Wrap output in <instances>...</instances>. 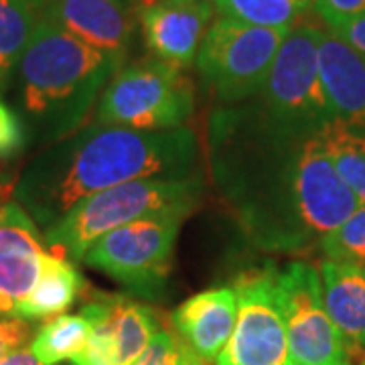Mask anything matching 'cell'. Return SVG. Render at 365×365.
Listing matches in <instances>:
<instances>
[{"label":"cell","instance_id":"1f68e13d","mask_svg":"<svg viewBox=\"0 0 365 365\" xmlns=\"http://www.w3.org/2000/svg\"><path fill=\"white\" fill-rule=\"evenodd\" d=\"M126 2H132V0H126Z\"/></svg>","mask_w":365,"mask_h":365},{"label":"cell","instance_id":"cb8c5ba5","mask_svg":"<svg viewBox=\"0 0 365 365\" xmlns=\"http://www.w3.org/2000/svg\"><path fill=\"white\" fill-rule=\"evenodd\" d=\"M132 365H205L179 335L158 329L155 337Z\"/></svg>","mask_w":365,"mask_h":365},{"label":"cell","instance_id":"4dcf8cb0","mask_svg":"<svg viewBox=\"0 0 365 365\" xmlns=\"http://www.w3.org/2000/svg\"><path fill=\"white\" fill-rule=\"evenodd\" d=\"M359 365H365V357H364V359H361V361H359Z\"/></svg>","mask_w":365,"mask_h":365},{"label":"cell","instance_id":"30bf717a","mask_svg":"<svg viewBox=\"0 0 365 365\" xmlns=\"http://www.w3.org/2000/svg\"><path fill=\"white\" fill-rule=\"evenodd\" d=\"M237 317L234 333L215 365H290L288 335L276 290V270L248 272L234 284Z\"/></svg>","mask_w":365,"mask_h":365},{"label":"cell","instance_id":"d6986e66","mask_svg":"<svg viewBox=\"0 0 365 365\" xmlns=\"http://www.w3.org/2000/svg\"><path fill=\"white\" fill-rule=\"evenodd\" d=\"M51 0H0V93L19 66Z\"/></svg>","mask_w":365,"mask_h":365},{"label":"cell","instance_id":"4fadbf2b","mask_svg":"<svg viewBox=\"0 0 365 365\" xmlns=\"http://www.w3.org/2000/svg\"><path fill=\"white\" fill-rule=\"evenodd\" d=\"M45 252L37 223L25 209L19 203L0 205V317H13L33 290Z\"/></svg>","mask_w":365,"mask_h":365},{"label":"cell","instance_id":"6da1fadb","mask_svg":"<svg viewBox=\"0 0 365 365\" xmlns=\"http://www.w3.org/2000/svg\"><path fill=\"white\" fill-rule=\"evenodd\" d=\"M213 181L250 240L268 252H300L359 209L319 134H299L258 100L213 112Z\"/></svg>","mask_w":365,"mask_h":365},{"label":"cell","instance_id":"7a4b0ae2","mask_svg":"<svg viewBox=\"0 0 365 365\" xmlns=\"http://www.w3.org/2000/svg\"><path fill=\"white\" fill-rule=\"evenodd\" d=\"M195 132H140L91 124L53 143L26 165L16 203L49 230L79 201L138 179H187L197 165Z\"/></svg>","mask_w":365,"mask_h":365},{"label":"cell","instance_id":"277c9868","mask_svg":"<svg viewBox=\"0 0 365 365\" xmlns=\"http://www.w3.org/2000/svg\"><path fill=\"white\" fill-rule=\"evenodd\" d=\"M203 193L199 175L187 179H138L124 182L79 201L61 222L45 230L51 252L67 260H81L83 254L108 232L136 222L160 209L193 205Z\"/></svg>","mask_w":365,"mask_h":365},{"label":"cell","instance_id":"603a6c76","mask_svg":"<svg viewBox=\"0 0 365 365\" xmlns=\"http://www.w3.org/2000/svg\"><path fill=\"white\" fill-rule=\"evenodd\" d=\"M321 250L327 256L325 260L365 266V205H359L349 220L325 235L321 240Z\"/></svg>","mask_w":365,"mask_h":365},{"label":"cell","instance_id":"5b68a950","mask_svg":"<svg viewBox=\"0 0 365 365\" xmlns=\"http://www.w3.org/2000/svg\"><path fill=\"white\" fill-rule=\"evenodd\" d=\"M193 209V205L160 209L120 225L102 235L81 262L108 274L134 294L155 299L165 288L181 225Z\"/></svg>","mask_w":365,"mask_h":365},{"label":"cell","instance_id":"f546056e","mask_svg":"<svg viewBox=\"0 0 365 365\" xmlns=\"http://www.w3.org/2000/svg\"><path fill=\"white\" fill-rule=\"evenodd\" d=\"M175 2H191V0H175Z\"/></svg>","mask_w":365,"mask_h":365},{"label":"cell","instance_id":"2e32d148","mask_svg":"<svg viewBox=\"0 0 365 365\" xmlns=\"http://www.w3.org/2000/svg\"><path fill=\"white\" fill-rule=\"evenodd\" d=\"M319 63L333 120L365 130L364 55L327 29L321 35Z\"/></svg>","mask_w":365,"mask_h":365},{"label":"cell","instance_id":"ffe728a7","mask_svg":"<svg viewBox=\"0 0 365 365\" xmlns=\"http://www.w3.org/2000/svg\"><path fill=\"white\" fill-rule=\"evenodd\" d=\"M319 138L345 185L365 205V130L331 120Z\"/></svg>","mask_w":365,"mask_h":365},{"label":"cell","instance_id":"4316f807","mask_svg":"<svg viewBox=\"0 0 365 365\" xmlns=\"http://www.w3.org/2000/svg\"><path fill=\"white\" fill-rule=\"evenodd\" d=\"M31 337V327L19 317H0V359L9 353L23 349Z\"/></svg>","mask_w":365,"mask_h":365},{"label":"cell","instance_id":"9a60e30c","mask_svg":"<svg viewBox=\"0 0 365 365\" xmlns=\"http://www.w3.org/2000/svg\"><path fill=\"white\" fill-rule=\"evenodd\" d=\"M47 14L93 49L126 57L134 37L126 0H51Z\"/></svg>","mask_w":365,"mask_h":365},{"label":"cell","instance_id":"8992f818","mask_svg":"<svg viewBox=\"0 0 365 365\" xmlns=\"http://www.w3.org/2000/svg\"><path fill=\"white\" fill-rule=\"evenodd\" d=\"M195 110L193 83L182 69L146 59L120 69L100 96L96 120L106 126L160 132L182 128Z\"/></svg>","mask_w":365,"mask_h":365},{"label":"cell","instance_id":"3957f363","mask_svg":"<svg viewBox=\"0 0 365 365\" xmlns=\"http://www.w3.org/2000/svg\"><path fill=\"white\" fill-rule=\"evenodd\" d=\"M124 59L93 49L45 14L16 66L26 134L53 144L78 132Z\"/></svg>","mask_w":365,"mask_h":365},{"label":"cell","instance_id":"7c38bea8","mask_svg":"<svg viewBox=\"0 0 365 365\" xmlns=\"http://www.w3.org/2000/svg\"><path fill=\"white\" fill-rule=\"evenodd\" d=\"M215 4L211 0H157L140 9L144 41L155 59L177 69L195 63Z\"/></svg>","mask_w":365,"mask_h":365},{"label":"cell","instance_id":"ba28073f","mask_svg":"<svg viewBox=\"0 0 365 365\" xmlns=\"http://www.w3.org/2000/svg\"><path fill=\"white\" fill-rule=\"evenodd\" d=\"M321 35L319 26H292L258 96L278 122L299 134H319L333 120L319 63Z\"/></svg>","mask_w":365,"mask_h":365},{"label":"cell","instance_id":"7402d4cb","mask_svg":"<svg viewBox=\"0 0 365 365\" xmlns=\"http://www.w3.org/2000/svg\"><path fill=\"white\" fill-rule=\"evenodd\" d=\"M220 16L268 29H292L317 0H213Z\"/></svg>","mask_w":365,"mask_h":365},{"label":"cell","instance_id":"8fae6325","mask_svg":"<svg viewBox=\"0 0 365 365\" xmlns=\"http://www.w3.org/2000/svg\"><path fill=\"white\" fill-rule=\"evenodd\" d=\"M81 313L90 319L91 331L71 365H132L158 331L153 309L128 297L91 300Z\"/></svg>","mask_w":365,"mask_h":365},{"label":"cell","instance_id":"44dd1931","mask_svg":"<svg viewBox=\"0 0 365 365\" xmlns=\"http://www.w3.org/2000/svg\"><path fill=\"white\" fill-rule=\"evenodd\" d=\"M91 323L83 313L59 314L41 327L31 343V351L45 365L71 361L90 337Z\"/></svg>","mask_w":365,"mask_h":365},{"label":"cell","instance_id":"f1b7e54d","mask_svg":"<svg viewBox=\"0 0 365 365\" xmlns=\"http://www.w3.org/2000/svg\"><path fill=\"white\" fill-rule=\"evenodd\" d=\"M0 365H45L41 364L39 359L33 355V351L29 349H19V351H13L9 353L6 357H2L0 359Z\"/></svg>","mask_w":365,"mask_h":365},{"label":"cell","instance_id":"ac0fdd59","mask_svg":"<svg viewBox=\"0 0 365 365\" xmlns=\"http://www.w3.org/2000/svg\"><path fill=\"white\" fill-rule=\"evenodd\" d=\"M81 276L66 256L45 252L41 258V272L33 290L21 300L13 317L35 321L67 311L81 292Z\"/></svg>","mask_w":365,"mask_h":365},{"label":"cell","instance_id":"5bb4252c","mask_svg":"<svg viewBox=\"0 0 365 365\" xmlns=\"http://www.w3.org/2000/svg\"><path fill=\"white\" fill-rule=\"evenodd\" d=\"M237 317L234 287H217L197 292L170 314L173 329L203 364H215L230 341Z\"/></svg>","mask_w":365,"mask_h":365},{"label":"cell","instance_id":"d4e9b609","mask_svg":"<svg viewBox=\"0 0 365 365\" xmlns=\"http://www.w3.org/2000/svg\"><path fill=\"white\" fill-rule=\"evenodd\" d=\"M26 143V130L21 116L0 100V158L16 155Z\"/></svg>","mask_w":365,"mask_h":365},{"label":"cell","instance_id":"9c48e42d","mask_svg":"<svg viewBox=\"0 0 365 365\" xmlns=\"http://www.w3.org/2000/svg\"><path fill=\"white\" fill-rule=\"evenodd\" d=\"M276 290L287 325L290 365H351L339 329L327 313L314 266L290 262L276 272Z\"/></svg>","mask_w":365,"mask_h":365},{"label":"cell","instance_id":"484cf974","mask_svg":"<svg viewBox=\"0 0 365 365\" xmlns=\"http://www.w3.org/2000/svg\"><path fill=\"white\" fill-rule=\"evenodd\" d=\"M314 11L321 14L327 26H335L364 14L365 0H317Z\"/></svg>","mask_w":365,"mask_h":365},{"label":"cell","instance_id":"83f0119b","mask_svg":"<svg viewBox=\"0 0 365 365\" xmlns=\"http://www.w3.org/2000/svg\"><path fill=\"white\" fill-rule=\"evenodd\" d=\"M333 33H337L341 39L347 45H351L357 53H361L365 57V13L359 16H353L345 23H339L335 26H329Z\"/></svg>","mask_w":365,"mask_h":365},{"label":"cell","instance_id":"e0dca14e","mask_svg":"<svg viewBox=\"0 0 365 365\" xmlns=\"http://www.w3.org/2000/svg\"><path fill=\"white\" fill-rule=\"evenodd\" d=\"M319 276L327 313L339 329L349 357L355 353L365 357V266L323 260Z\"/></svg>","mask_w":365,"mask_h":365},{"label":"cell","instance_id":"52a82bcc","mask_svg":"<svg viewBox=\"0 0 365 365\" xmlns=\"http://www.w3.org/2000/svg\"><path fill=\"white\" fill-rule=\"evenodd\" d=\"M288 31L217 16L207 29L195 59L205 86L225 106L260 96Z\"/></svg>","mask_w":365,"mask_h":365}]
</instances>
